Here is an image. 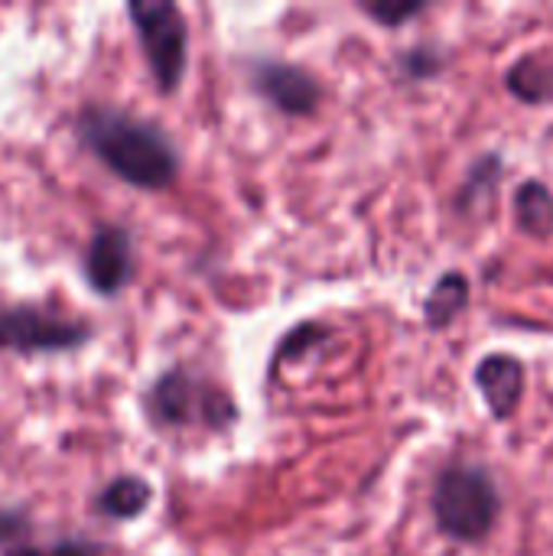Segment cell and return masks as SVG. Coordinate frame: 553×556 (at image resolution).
I'll return each instance as SVG.
<instances>
[{
	"label": "cell",
	"instance_id": "obj_1",
	"mask_svg": "<svg viewBox=\"0 0 553 556\" xmlns=\"http://www.w3.org/2000/svg\"><path fill=\"white\" fill-rule=\"evenodd\" d=\"M81 140L124 182L137 189H163L179 173L173 140L150 121L117 108H88L78 121Z\"/></svg>",
	"mask_w": 553,
	"mask_h": 556
},
{
	"label": "cell",
	"instance_id": "obj_2",
	"mask_svg": "<svg viewBox=\"0 0 553 556\" xmlns=\"http://www.w3.org/2000/svg\"><path fill=\"white\" fill-rule=\"evenodd\" d=\"M430 508L443 538L456 544H482L492 538L505 502L489 466L453 463L437 476Z\"/></svg>",
	"mask_w": 553,
	"mask_h": 556
},
{
	"label": "cell",
	"instance_id": "obj_3",
	"mask_svg": "<svg viewBox=\"0 0 553 556\" xmlns=\"http://www.w3.org/2000/svg\"><path fill=\"white\" fill-rule=\"evenodd\" d=\"M127 16L137 29V39L143 46L147 65L156 78L160 91H176L186 75V49H189V29L186 16L176 3L166 0H137L127 7Z\"/></svg>",
	"mask_w": 553,
	"mask_h": 556
},
{
	"label": "cell",
	"instance_id": "obj_4",
	"mask_svg": "<svg viewBox=\"0 0 553 556\" xmlns=\"http://www.w3.org/2000/svg\"><path fill=\"white\" fill-rule=\"evenodd\" d=\"M91 329L78 319H62L46 309H0V349L10 352H65L88 342Z\"/></svg>",
	"mask_w": 553,
	"mask_h": 556
},
{
	"label": "cell",
	"instance_id": "obj_5",
	"mask_svg": "<svg viewBox=\"0 0 553 556\" xmlns=\"http://www.w3.org/2000/svg\"><path fill=\"white\" fill-rule=\"evenodd\" d=\"M476 388L489 407V414L505 424L521 410L525 391H528V371L518 355L492 352L476 365Z\"/></svg>",
	"mask_w": 553,
	"mask_h": 556
},
{
	"label": "cell",
	"instance_id": "obj_6",
	"mask_svg": "<svg viewBox=\"0 0 553 556\" xmlns=\"http://www.w3.org/2000/svg\"><path fill=\"white\" fill-rule=\"evenodd\" d=\"M254 85L284 114H313L319 104V94H323L319 81L290 62H257Z\"/></svg>",
	"mask_w": 553,
	"mask_h": 556
},
{
	"label": "cell",
	"instance_id": "obj_7",
	"mask_svg": "<svg viewBox=\"0 0 553 556\" xmlns=\"http://www.w3.org/2000/svg\"><path fill=\"white\" fill-rule=\"evenodd\" d=\"M85 277L88 283L111 296L117 293L127 277H130V238L124 228H98V235L91 238L88 251H85Z\"/></svg>",
	"mask_w": 553,
	"mask_h": 556
},
{
	"label": "cell",
	"instance_id": "obj_8",
	"mask_svg": "<svg viewBox=\"0 0 553 556\" xmlns=\"http://www.w3.org/2000/svg\"><path fill=\"white\" fill-rule=\"evenodd\" d=\"M469 300H473L469 277L460 274V270L443 274L433 283V290L427 293V300H424V323H427V329H433V332L450 329L469 309Z\"/></svg>",
	"mask_w": 553,
	"mask_h": 556
},
{
	"label": "cell",
	"instance_id": "obj_9",
	"mask_svg": "<svg viewBox=\"0 0 553 556\" xmlns=\"http://www.w3.org/2000/svg\"><path fill=\"white\" fill-rule=\"evenodd\" d=\"M505 88L525 104L553 101V59L541 52H525L505 72Z\"/></svg>",
	"mask_w": 553,
	"mask_h": 556
},
{
	"label": "cell",
	"instance_id": "obj_10",
	"mask_svg": "<svg viewBox=\"0 0 553 556\" xmlns=\"http://www.w3.org/2000/svg\"><path fill=\"white\" fill-rule=\"evenodd\" d=\"M502 176H505L502 156L499 153H482L469 166V173H466V179H463V186L456 192V212L460 215H476V212L489 208L499 186H502Z\"/></svg>",
	"mask_w": 553,
	"mask_h": 556
},
{
	"label": "cell",
	"instance_id": "obj_11",
	"mask_svg": "<svg viewBox=\"0 0 553 556\" xmlns=\"http://www.w3.org/2000/svg\"><path fill=\"white\" fill-rule=\"evenodd\" d=\"M515 222L528 238L553 235V189L544 179H525L515 189Z\"/></svg>",
	"mask_w": 553,
	"mask_h": 556
},
{
	"label": "cell",
	"instance_id": "obj_12",
	"mask_svg": "<svg viewBox=\"0 0 553 556\" xmlns=\"http://www.w3.org/2000/svg\"><path fill=\"white\" fill-rule=\"evenodd\" d=\"M209 391H199L192 384V378H186L183 371H169L156 381L153 388V404H156V414L166 420V424H186V420H196L199 407L196 401L205 397ZM202 417V414H199Z\"/></svg>",
	"mask_w": 553,
	"mask_h": 556
},
{
	"label": "cell",
	"instance_id": "obj_13",
	"mask_svg": "<svg viewBox=\"0 0 553 556\" xmlns=\"http://www.w3.org/2000/svg\"><path fill=\"white\" fill-rule=\"evenodd\" d=\"M153 492L143 479L137 476H121L114 479L104 492H101V511H108L111 518H137L147 505H150Z\"/></svg>",
	"mask_w": 553,
	"mask_h": 556
},
{
	"label": "cell",
	"instance_id": "obj_14",
	"mask_svg": "<svg viewBox=\"0 0 553 556\" xmlns=\"http://www.w3.org/2000/svg\"><path fill=\"white\" fill-rule=\"evenodd\" d=\"M362 10L372 20H378L381 26L394 29V26H404L407 20L420 16L427 10V3L424 0H372V3H362Z\"/></svg>",
	"mask_w": 553,
	"mask_h": 556
},
{
	"label": "cell",
	"instance_id": "obj_15",
	"mask_svg": "<svg viewBox=\"0 0 553 556\" xmlns=\"http://www.w3.org/2000/svg\"><path fill=\"white\" fill-rule=\"evenodd\" d=\"M440 68H443V55L437 49H430V46H417V49H411V52L401 55V72L407 78H414V81H427Z\"/></svg>",
	"mask_w": 553,
	"mask_h": 556
},
{
	"label": "cell",
	"instance_id": "obj_16",
	"mask_svg": "<svg viewBox=\"0 0 553 556\" xmlns=\"http://www.w3.org/2000/svg\"><path fill=\"white\" fill-rule=\"evenodd\" d=\"M52 556H98V547L95 544H62V547H55Z\"/></svg>",
	"mask_w": 553,
	"mask_h": 556
},
{
	"label": "cell",
	"instance_id": "obj_17",
	"mask_svg": "<svg viewBox=\"0 0 553 556\" xmlns=\"http://www.w3.org/2000/svg\"><path fill=\"white\" fill-rule=\"evenodd\" d=\"M3 556H42L36 547H10Z\"/></svg>",
	"mask_w": 553,
	"mask_h": 556
}]
</instances>
